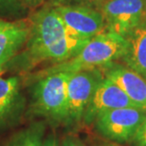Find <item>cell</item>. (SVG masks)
Instances as JSON below:
<instances>
[{
	"instance_id": "9c48e42d",
	"label": "cell",
	"mask_w": 146,
	"mask_h": 146,
	"mask_svg": "<svg viewBox=\"0 0 146 146\" xmlns=\"http://www.w3.org/2000/svg\"><path fill=\"white\" fill-rule=\"evenodd\" d=\"M106 78L110 79L139 109L146 111V79L127 66L112 64L103 68Z\"/></svg>"
},
{
	"instance_id": "3957f363",
	"label": "cell",
	"mask_w": 146,
	"mask_h": 146,
	"mask_svg": "<svg viewBox=\"0 0 146 146\" xmlns=\"http://www.w3.org/2000/svg\"><path fill=\"white\" fill-rule=\"evenodd\" d=\"M71 72L44 75L34 89L33 108L37 114L58 122L68 121L66 86Z\"/></svg>"
},
{
	"instance_id": "277c9868",
	"label": "cell",
	"mask_w": 146,
	"mask_h": 146,
	"mask_svg": "<svg viewBox=\"0 0 146 146\" xmlns=\"http://www.w3.org/2000/svg\"><path fill=\"white\" fill-rule=\"evenodd\" d=\"M104 78L103 69H88L71 73L66 86L68 123H79L94 94Z\"/></svg>"
},
{
	"instance_id": "52a82bcc",
	"label": "cell",
	"mask_w": 146,
	"mask_h": 146,
	"mask_svg": "<svg viewBox=\"0 0 146 146\" xmlns=\"http://www.w3.org/2000/svg\"><path fill=\"white\" fill-rule=\"evenodd\" d=\"M68 30L74 35L90 40L106 31L100 11L82 5H60L55 7Z\"/></svg>"
},
{
	"instance_id": "8992f818",
	"label": "cell",
	"mask_w": 146,
	"mask_h": 146,
	"mask_svg": "<svg viewBox=\"0 0 146 146\" xmlns=\"http://www.w3.org/2000/svg\"><path fill=\"white\" fill-rule=\"evenodd\" d=\"M100 11L106 31L124 37L146 18L145 0H104Z\"/></svg>"
},
{
	"instance_id": "7c38bea8",
	"label": "cell",
	"mask_w": 146,
	"mask_h": 146,
	"mask_svg": "<svg viewBox=\"0 0 146 146\" xmlns=\"http://www.w3.org/2000/svg\"><path fill=\"white\" fill-rule=\"evenodd\" d=\"M19 101V81L16 77L0 76V125L15 115Z\"/></svg>"
},
{
	"instance_id": "6da1fadb",
	"label": "cell",
	"mask_w": 146,
	"mask_h": 146,
	"mask_svg": "<svg viewBox=\"0 0 146 146\" xmlns=\"http://www.w3.org/2000/svg\"><path fill=\"white\" fill-rule=\"evenodd\" d=\"M88 41L68 30L55 7H46L30 22L25 56L29 65L45 61L59 64L77 55Z\"/></svg>"
},
{
	"instance_id": "e0dca14e",
	"label": "cell",
	"mask_w": 146,
	"mask_h": 146,
	"mask_svg": "<svg viewBox=\"0 0 146 146\" xmlns=\"http://www.w3.org/2000/svg\"><path fill=\"white\" fill-rule=\"evenodd\" d=\"M42 146H59V145H58L56 138L53 135H50L46 139H44L42 142Z\"/></svg>"
},
{
	"instance_id": "ffe728a7",
	"label": "cell",
	"mask_w": 146,
	"mask_h": 146,
	"mask_svg": "<svg viewBox=\"0 0 146 146\" xmlns=\"http://www.w3.org/2000/svg\"><path fill=\"white\" fill-rule=\"evenodd\" d=\"M97 1H99V0H97Z\"/></svg>"
},
{
	"instance_id": "30bf717a",
	"label": "cell",
	"mask_w": 146,
	"mask_h": 146,
	"mask_svg": "<svg viewBox=\"0 0 146 146\" xmlns=\"http://www.w3.org/2000/svg\"><path fill=\"white\" fill-rule=\"evenodd\" d=\"M30 33V23L0 19V74L7 64L25 45Z\"/></svg>"
},
{
	"instance_id": "4fadbf2b",
	"label": "cell",
	"mask_w": 146,
	"mask_h": 146,
	"mask_svg": "<svg viewBox=\"0 0 146 146\" xmlns=\"http://www.w3.org/2000/svg\"><path fill=\"white\" fill-rule=\"evenodd\" d=\"M44 127L34 124L16 134L6 146H42Z\"/></svg>"
},
{
	"instance_id": "44dd1931",
	"label": "cell",
	"mask_w": 146,
	"mask_h": 146,
	"mask_svg": "<svg viewBox=\"0 0 146 146\" xmlns=\"http://www.w3.org/2000/svg\"><path fill=\"white\" fill-rule=\"evenodd\" d=\"M145 1H146V0H145Z\"/></svg>"
},
{
	"instance_id": "9a60e30c",
	"label": "cell",
	"mask_w": 146,
	"mask_h": 146,
	"mask_svg": "<svg viewBox=\"0 0 146 146\" xmlns=\"http://www.w3.org/2000/svg\"><path fill=\"white\" fill-rule=\"evenodd\" d=\"M62 146H86L81 139H79L76 137L68 136L64 139L62 142Z\"/></svg>"
},
{
	"instance_id": "2e32d148",
	"label": "cell",
	"mask_w": 146,
	"mask_h": 146,
	"mask_svg": "<svg viewBox=\"0 0 146 146\" xmlns=\"http://www.w3.org/2000/svg\"><path fill=\"white\" fill-rule=\"evenodd\" d=\"M20 1H21L23 4H25L26 6H28V7L34 8V7H38V6L42 5L46 0H20Z\"/></svg>"
},
{
	"instance_id": "5bb4252c",
	"label": "cell",
	"mask_w": 146,
	"mask_h": 146,
	"mask_svg": "<svg viewBox=\"0 0 146 146\" xmlns=\"http://www.w3.org/2000/svg\"><path fill=\"white\" fill-rule=\"evenodd\" d=\"M132 141L136 146H146V118L137 131Z\"/></svg>"
},
{
	"instance_id": "5b68a950",
	"label": "cell",
	"mask_w": 146,
	"mask_h": 146,
	"mask_svg": "<svg viewBox=\"0 0 146 146\" xmlns=\"http://www.w3.org/2000/svg\"><path fill=\"white\" fill-rule=\"evenodd\" d=\"M146 118V111L136 107H124L103 112L95 119L98 132L117 142L133 139Z\"/></svg>"
},
{
	"instance_id": "ba28073f",
	"label": "cell",
	"mask_w": 146,
	"mask_h": 146,
	"mask_svg": "<svg viewBox=\"0 0 146 146\" xmlns=\"http://www.w3.org/2000/svg\"><path fill=\"white\" fill-rule=\"evenodd\" d=\"M124 107L138 108L121 87L117 86L110 79L104 77L99 84L92 96L91 101L84 115L83 121L86 123H90L94 121L101 113Z\"/></svg>"
},
{
	"instance_id": "ac0fdd59",
	"label": "cell",
	"mask_w": 146,
	"mask_h": 146,
	"mask_svg": "<svg viewBox=\"0 0 146 146\" xmlns=\"http://www.w3.org/2000/svg\"><path fill=\"white\" fill-rule=\"evenodd\" d=\"M104 146H117V145H112V144H109V145H104Z\"/></svg>"
},
{
	"instance_id": "7a4b0ae2",
	"label": "cell",
	"mask_w": 146,
	"mask_h": 146,
	"mask_svg": "<svg viewBox=\"0 0 146 146\" xmlns=\"http://www.w3.org/2000/svg\"><path fill=\"white\" fill-rule=\"evenodd\" d=\"M126 48L127 44L124 37L106 31L91 38L77 55L48 68L44 75L55 72L73 73L80 70L106 68L114 64L116 60L121 59Z\"/></svg>"
},
{
	"instance_id": "d6986e66",
	"label": "cell",
	"mask_w": 146,
	"mask_h": 146,
	"mask_svg": "<svg viewBox=\"0 0 146 146\" xmlns=\"http://www.w3.org/2000/svg\"><path fill=\"white\" fill-rule=\"evenodd\" d=\"M4 1H7V0H0V3H2V2H4Z\"/></svg>"
},
{
	"instance_id": "8fae6325",
	"label": "cell",
	"mask_w": 146,
	"mask_h": 146,
	"mask_svg": "<svg viewBox=\"0 0 146 146\" xmlns=\"http://www.w3.org/2000/svg\"><path fill=\"white\" fill-rule=\"evenodd\" d=\"M127 48L121 58L125 66L146 79V18L124 36Z\"/></svg>"
}]
</instances>
